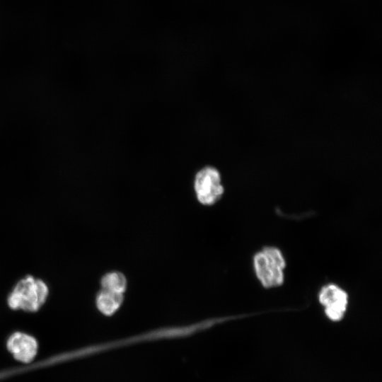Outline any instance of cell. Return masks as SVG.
Instances as JSON below:
<instances>
[{
  "label": "cell",
  "instance_id": "1",
  "mask_svg": "<svg viewBox=\"0 0 382 382\" xmlns=\"http://www.w3.org/2000/svg\"><path fill=\"white\" fill-rule=\"evenodd\" d=\"M49 288L41 279L26 275L20 279L8 294V306L14 311L37 312L46 302Z\"/></svg>",
  "mask_w": 382,
  "mask_h": 382
},
{
  "label": "cell",
  "instance_id": "2",
  "mask_svg": "<svg viewBox=\"0 0 382 382\" xmlns=\"http://www.w3.org/2000/svg\"><path fill=\"white\" fill-rule=\"evenodd\" d=\"M255 275L267 289L281 286L284 281L286 260L282 251L274 246H265L253 257Z\"/></svg>",
  "mask_w": 382,
  "mask_h": 382
},
{
  "label": "cell",
  "instance_id": "3",
  "mask_svg": "<svg viewBox=\"0 0 382 382\" xmlns=\"http://www.w3.org/2000/svg\"><path fill=\"white\" fill-rule=\"evenodd\" d=\"M194 190L200 204L211 206L216 203L224 192L219 171L209 166L200 169L195 176Z\"/></svg>",
  "mask_w": 382,
  "mask_h": 382
},
{
  "label": "cell",
  "instance_id": "4",
  "mask_svg": "<svg viewBox=\"0 0 382 382\" xmlns=\"http://www.w3.org/2000/svg\"><path fill=\"white\" fill-rule=\"evenodd\" d=\"M318 301L323 306L327 318L333 322L340 321L345 316L349 302L348 294L335 284L323 286L318 294Z\"/></svg>",
  "mask_w": 382,
  "mask_h": 382
},
{
  "label": "cell",
  "instance_id": "5",
  "mask_svg": "<svg viewBox=\"0 0 382 382\" xmlns=\"http://www.w3.org/2000/svg\"><path fill=\"white\" fill-rule=\"evenodd\" d=\"M7 348L18 361L29 362L35 357L37 350L36 340L31 335L16 332L7 340Z\"/></svg>",
  "mask_w": 382,
  "mask_h": 382
},
{
  "label": "cell",
  "instance_id": "6",
  "mask_svg": "<svg viewBox=\"0 0 382 382\" xmlns=\"http://www.w3.org/2000/svg\"><path fill=\"white\" fill-rule=\"evenodd\" d=\"M124 299V294L100 289L96 296V306L103 315L112 316L121 307Z\"/></svg>",
  "mask_w": 382,
  "mask_h": 382
},
{
  "label": "cell",
  "instance_id": "7",
  "mask_svg": "<svg viewBox=\"0 0 382 382\" xmlns=\"http://www.w3.org/2000/svg\"><path fill=\"white\" fill-rule=\"evenodd\" d=\"M100 289L125 294L127 287V279L120 271H110L104 274L100 280Z\"/></svg>",
  "mask_w": 382,
  "mask_h": 382
}]
</instances>
